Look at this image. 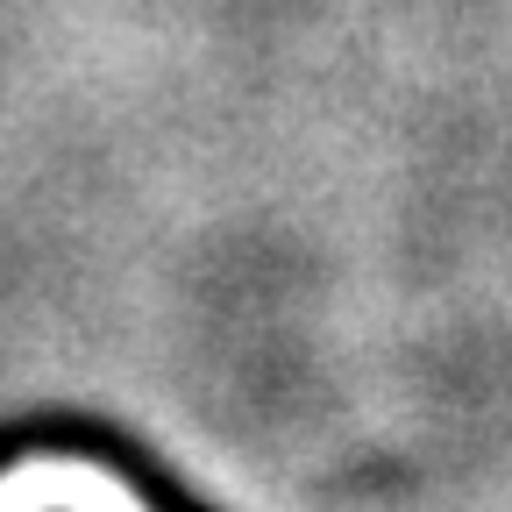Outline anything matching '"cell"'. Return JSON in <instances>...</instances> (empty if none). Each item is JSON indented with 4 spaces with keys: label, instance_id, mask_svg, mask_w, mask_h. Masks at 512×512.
Instances as JSON below:
<instances>
[{
    "label": "cell",
    "instance_id": "cell-1",
    "mask_svg": "<svg viewBox=\"0 0 512 512\" xmlns=\"http://www.w3.org/2000/svg\"><path fill=\"white\" fill-rule=\"evenodd\" d=\"M0 512H157V505L93 456L36 448V456L0 470Z\"/></svg>",
    "mask_w": 512,
    "mask_h": 512
}]
</instances>
